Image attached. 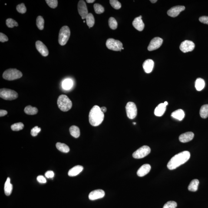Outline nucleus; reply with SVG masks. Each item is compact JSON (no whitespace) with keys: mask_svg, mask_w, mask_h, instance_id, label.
I'll list each match as a JSON object with an SVG mask.
<instances>
[{"mask_svg":"<svg viewBox=\"0 0 208 208\" xmlns=\"http://www.w3.org/2000/svg\"><path fill=\"white\" fill-rule=\"evenodd\" d=\"M190 153L185 151L175 155L168 163L167 167L169 170H172L184 164L190 158Z\"/></svg>","mask_w":208,"mask_h":208,"instance_id":"nucleus-1","label":"nucleus"},{"mask_svg":"<svg viewBox=\"0 0 208 208\" xmlns=\"http://www.w3.org/2000/svg\"><path fill=\"white\" fill-rule=\"evenodd\" d=\"M104 114L101 108L98 106H94L90 110L89 115L90 124L94 127H97L101 124L104 120Z\"/></svg>","mask_w":208,"mask_h":208,"instance_id":"nucleus-2","label":"nucleus"},{"mask_svg":"<svg viewBox=\"0 0 208 208\" xmlns=\"http://www.w3.org/2000/svg\"><path fill=\"white\" fill-rule=\"evenodd\" d=\"M57 104L60 110L64 112L69 111L72 107V103L71 100L64 94H62L58 97Z\"/></svg>","mask_w":208,"mask_h":208,"instance_id":"nucleus-3","label":"nucleus"},{"mask_svg":"<svg viewBox=\"0 0 208 208\" xmlns=\"http://www.w3.org/2000/svg\"><path fill=\"white\" fill-rule=\"evenodd\" d=\"M22 76V73L16 69H9L4 72L2 77L5 80L12 81L21 78Z\"/></svg>","mask_w":208,"mask_h":208,"instance_id":"nucleus-4","label":"nucleus"},{"mask_svg":"<svg viewBox=\"0 0 208 208\" xmlns=\"http://www.w3.org/2000/svg\"><path fill=\"white\" fill-rule=\"evenodd\" d=\"M71 32L70 28L65 26L62 27L59 34L58 42L61 46L65 45L69 39Z\"/></svg>","mask_w":208,"mask_h":208,"instance_id":"nucleus-5","label":"nucleus"},{"mask_svg":"<svg viewBox=\"0 0 208 208\" xmlns=\"http://www.w3.org/2000/svg\"><path fill=\"white\" fill-rule=\"evenodd\" d=\"M18 97V93L14 90L7 88H2L0 90V97L4 100L11 101L16 99Z\"/></svg>","mask_w":208,"mask_h":208,"instance_id":"nucleus-6","label":"nucleus"},{"mask_svg":"<svg viewBox=\"0 0 208 208\" xmlns=\"http://www.w3.org/2000/svg\"><path fill=\"white\" fill-rule=\"evenodd\" d=\"M106 46L108 49L113 51H121L123 48V44L118 40L109 38L106 42Z\"/></svg>","mask_w":208,"mask_h":208,"instance_id":"nucleus-7","label":"nucleus"},{"mask_svg":"<svg viewBox=\"0 0 208 208\" xmlns=\"http://www.w3.org/2000/svg\"><path fill=\"white\" fill-rule=\"evenodd\" d=\"M150 152L151 149L148 146H143L133 153V157L136 159H142L148 155Z\"/></svg>","mask_w":208,"mask_h":208,"instance_id":"nucleus-8","label":"nucleus"},{"mask_svg":"<svg viewBox=\"0 0 208 208\" xmlns=\"http://www.w3.org/2000/svg\"><path fill=\"white\" fill-rule=\"evenodd\" d=\"M126 112L128 117L130 119H133L137 114V109L136 104L132 102H129L126 106Z\"/></svg>","mask_w":208,"mask_h":208,"instance_id":"nucleus-9","label":"nucleus"},{"mask_svg":"<svg viewBox=\"0 0 208 208\" xmlns=\"http://www.w3.org/2000/svg\"><path fill=\"white\" fill-rule=\"evenodd\" d=\"M195 47V44L193 42L186 40L181 43L180 49L183 53H186L193 51Z\"/></svg>","mask_w":208,"mask_h":208,"instance_id":"nucleus-10","label":"nucleus"},{"mask_svg":"<svg viewBox=\"0 0 208 208\" xmlns=\"http://www.w3.org/2000/svg\"><path fill=\"white\" fill-rule=\"evenodd\" d=\"M77 9L79 14L81 17L82 19H85L89 13L87 5L84 1L81 0L79 1L77 5Z\"/></svg>","mask_w":208,"mask_h":208,"instance_id":"nucleus-11","label":"nucleus"},{"mask_svg":"<svg viewBox=\"0 0 208 208\" xmlns=\"http://www.w3.org/2000/svg\"><path fill=\"white\" fill-rule=\"evenodd\" d=\"M163 42V39L159 37H156L153 39L149 44L148 50L149 51H152L158 49L161 46Z\"/></svg>","mask_w":208,"mask_h":208,"instance_id":"nucleus-12","label":"nucleus"},{"mask_svg":"<svg viewBox=\"0 0 208 208\" xmlns=\"http://www.w3.org/2000/svg\"><path fill=\"white\" fill-rule=\"evenodd\" d=\"M104 196L105 192L104 191L101 189H97L90 192L89 195V199L91 200H94L102 198Z\"/></svg>","mask_w":208,"mask_h":208,"instance_id":"nucleus-13","label":"nucleus"},{"mask_svg":"<svg viewBox=\"0 0 208 208\" xmlns=\"http://www.w3.org/2000/svg\"><path fill=\"white\" fill-rule=\"evenodd\" d=\"M185 9V7L182 5L173 7L168 11L167 14L169 16L175 18L181 12L184 11Z\"/></svg>","mask_w":208,"mask_h":208,"instance_id":"nucleus-14","label":"nucleus"},{"mask_svg":"<svg viewBox=\"0 0 208 208\" xmlns=\"http://www.w3.org/2000/svg\"><path fill=\"white\" fill-rule=\"evenodd\" d=\"M36 47L38 51L40 54L43 56L46 57L49 54V51L48 48L43 43L40 41L36 42Z\"/></svg>","mask_w":208,"mask_h":208,"instance_id":"nucleus-15","label":"nucleus"},{"mask_svg":"<svg viewBox=\"0 0 208 208\" xmlns=\"http://www.w3.org/2000/svg\"><path fill=\"white\" fill-rule=\"evenodd\" d=\"M142 18V15H140L135 18L132 23L133 27L138 31H142L145 27L144 23Z\"/></svg>","mask_w":208,"mask_h":208,"instance_id":"nucleus-16","label":"nucleus"},{"mask_svg":"<svg viewBox=\"0 0 208 208\" xmlns=\"http://www.w3.org/2000/svg\"><path fill=\"white\" fill-rule=\"evenodd\" d=\"M194 137V134L192 132H187L182 134L179 136V139L182 143H186L191 141Z\"/></svg>","mask_w":208,"mask_h":208,"instance_id":"nucleus-17","label":"nucleus"},{"mask_svg":"<svg viewBox=\"0 0 208 208\" xmlns=\"http://www.w3.org/2000/svg\"><path fill=\"white\" fill-rule=\"evenodd\" d=\"M151 169V167L148 164H145L143 165L137 171L138 176L140 177H142L145 176L150 172Z\"/></svg>","mask_w":208,"mask_h":208,"instance_id":"nucleus-18","label":"nucleus"},{"mask_svg":"<svg viewBox=\"0 0 208 208\" xmlns=\"http://www.w3.org/2000/svg\"><path fill=\"white\" fill-rule=\"evenodd\" d=\"M154 65V61L152 60H147L143 63V68L146 73H150L152 71Z\"/></svg>","mask_w":208,"mask_h":208,"instance_id":"nucleus-19","label":"nucleus"},{"mask_svg":"<svg viewBox=\"0 0 208 208\" xmlns=\"http://www.w3.org/2000/svg\"><path fill=\"white\" fill-rule=\"evenodd\" d=\"M166 110V106L163 103H160L155 109L154 114L157 117H161L164 114Z\"/></svg>","mask_w":208,"mask_h":208,"instance_id":"nucleus-20","label":"nucleus"},{"mask_svg":"<svg viewBox=\"0 0 208 208\" xmlns=\"http://www.w3.org/2000/svg\"><path fill=\"white\" fill-rule=\"evenodd\" d=\"M83 170V166L81 165H77L70 169L69 171L68 175L70 176H77L80 174Z\"/></svg>","mask_w":208,"mask_h":208,"instance_id":"nucleus-21","label":"nucleus"},{"mask_svg":"<svg viewBox=\"0 0 208 208\" xmlns=\"http://www.w3.org/2000/svg\"><path fill=\"white\" fill-rule=\"evenodd\" d=\"M185 113L182 109H179L172 113L171 116L173 118L176 119L179 121H182L185 117Z\"/></svg>","mask_w":208,"mask_h":208,"instance_id":"nucleus-22","label":"nucleus"},{"mask_svg":"<svg viewBox=\"0 0 208 208\" xmlns=\"http://www.w3.org/2000/svg\"><path fill=\"white\" fill-rule=\"evenodd\" d=\"M10 181H11L9 177L8 178L4 185V192L7 196H10L12 193V185L11 184Z\"/></svg>","mask_w":208,"mask_h":208,"instance_id":"nucleus-23","label":"nucleus"},{"mask_svg":"<svg viewBox=\"0 0 208 208\" xmlns=\"http://www.w3.org/2000/svg\"><path fill=\"white\" fill-rule=\"evenodd\" d=\"M205 86L204 80L201 78H197L195 82V87L198 91H202Z\"/></svg>","mask_w":208,"mask_h":208,"instance_id":"nucleus-24","label":"nucleus"},{"mask_svg":"<svg viewBox=\"0 0 208 208\" xmlns=\"http://www.w3.org/2000/svg\"><path fill=\"white\" fill-rule=\"evenodd\" d=\"M199 183V180L197 179H194L190 182L188 186V190L190 191L196 192L198 190Z\"/></svg>","mask_w":208,"mask_h":208,"instance_id":"nucleus-25","label":"nucleus"},{"mask_svg":"<svg viewBox=\"0 0 208 208\" xmlns=\"http://www.w3.org/2000/svg\"><path fill=\"white\" fill-rule=\"evenodd\" d=\"M70 134L73 137L77 138L80 137V133L79 128L77 126L73 125L70 128Z\"/></svg>","mask_w":208,"mask_h":208,"instance_id":"nucleus-26","label":"nucleus"},{"mask_svg":"<svg viewBox=\"0 0 208 208\" xmlns=\"http://www.w3.org/2000/svg\"><path fill=\"white\" fill-rule=\"evenodd\" d=\"M24 111L26 114L29 115H34L38 113V110L36 107L29 105L25 107Z\"/></svg>","mask_w":208,"mask_h":208,"instance_id":"nucleus-27","label":"nucleus"},{"mask_svg":"<svg viewBox=\"0 0 208 208\" xmlns=\"http://www.w3.org/2000/svg\"><path fill=\"white\" fill-rule=\"evenodd\" d=\"M56 147L59 150L62 152L67 153L69 152L70 151L69 147L64 143H57L56 144Z\"/></svg>","mask_w":208,"mask_h":208,"instance_id":"nucleus-28","label":"nucleus"},{"mask_svg":"<svg viewBox=\"0 0 208 208\" xmlns=\"http://www.w3.org/2000/svg\"><path fill=\"white\" fill-rule=\"evenodd\" d=\"M200 117L202 118L206 119L208 117V104L202 106L200 110Z\"/></svg>","mask_w":208,"mask_h":208,"instance_id":"nucleus-29","label":"nucleus"},{"mask_svg":"<svg viewBox=\"0 0 208 208\" xmlns=\"http://www.w3.org/2000/svg\"><path fill=\"white\" fill-rule=\"evenodd\" d=\"M86 21L87 25L88 26L89 28H92L94 25L95 21L94 18L92 14L89 13L86 17Z\"/></svg>","mask_w":208,"mask_h":208,"instance_id":"nucleus-30","label":"nucleus"},{"mask_svg":"<svg viewBox=\"0 0 208 208\" xmlns=\"http://www.w3.org/2000/svg\"><path fill=\"white\" fill-rule=\"evenodd\" d=\"M73 81L70 79L64 80L62 83L63 88L65 90H69L73 87Z\"/></svg>","mask_w":208,"mask_h":208,"instance_id":"nucleus-31","label":"nucleus"},{"mask_svg":"<svg viewBox=\"0 0 208 208\" xmlns=\"http://www.w3.org/2000/svg\"><path fill=\"white\" fill-rule=\"evenodd\" d=\"M44 20L41 16H38L36 19V25L40 30H43L44 28Z\"/></svg>","mask_w":208,"mask_h":208,"instance_id":"nucleus-32","label":"nucleus"},{"mask_svg":"<svg viewBox=\"0 0 208 208\" xmlns=\"http://www.w3.org/2000/svg\"><path fill=\"white\" fill-rule=\"evenodd\" d=\"M24 124L22 123L19 122L13 124L11 126V128L14 131H19L24 128Z\"/></svg>","mask_w":208,"mask_h":208,"instance_id":"nucleus-33","label":"nucleus"},{"mask_svg":"<svg viewBox=\"0 0 208 208\" xmlns=\"http://www.w3.org/2000/svg\"><path fill=\"white\" fill-rule=\"evenodd\" d=\"M109 26L112 29L115 30L117 28L118 23L116 20L113 17L109 18L108 21Z\"/></svg>","mask_w":208,"mask_h":208,"instance_id":"nucleus-34","label":"nucleus"},{"mask_svg":"<svg viewBox=\"0 0 208 208\" xmlns=\"http://www.w3.org/2000/svg\"><path fill=\"white\" fill-rule=\"evenodd\" d=\"M6 24L8 28H13L14 26H18V23L12 19L9 18L6 20Z\"/></svg>","mask_w":208,"mask_h":208,"instance_id":"nucleus-35","label":"nucleus"},{"mask_svg":"<svg viewBox=\"0 0 208 208\" xmlns=\"http://www.w3.org/2000/svg\"><path fill=\"white\" fill-rule=\"evenodd\" d=\"M94 9L95 12L97 14H101L104 12V8L100 4H94Z\"/></svg>","mask_w":208,"mask_h":208,"instance_id":"nucleus-36","label":"nucleus"},{"mask_svg":"<svg viewBox=\"0 0 208 208\" xmlns=\"http://www.w3.org/2000/svg\"><path fill=\"white\" fill-rule=\"evenodd\" d=\"M110 3L111 6L114 9H119L121 8V4L117 0H110Z\"/></svg>","mask_w":208,"mask_h":208,"instance_id":"nucleus-37","label":"nucleus"},{"mask_svg":"<svg viewBox=\"0 0 208 208\" xmlns=\"http://www.w3.org/2000/svg\"><path fill=\"white\" fill-rule=\"evenodd\" d=\"M16 9L21 14H24L27 11L26 8L24 3H21L17 5Z\"/></svg>","mask_w":208,"mask_h":208,"instance_id":"nucleus-38","label":"nucleus"},{"mask_svg":"<svg viewBox=\"0 0 208 208\" xmlns=\"http://www.w3.org/2000/svg\"><path fill=\"white\" fill-rule=\"evenodd\" d=\"M46 2L51 8L55 9L58 6V1L57 0H46Z\"/></svg>","mask_w":208,"mask_h":208,"instance_id":"nucleus-39","label":"nucleus"},{"mask_svg":"<svg viewBox=\"0 0 208 208\" xmlns=\"http://www.w3.org/2000/svg\"><path fill=\"white\" fill-rule=\"evenodd\" d=\"M177 206V203L173 201L168 202L164 205L163 208H176Z\"/></svg>","mask_w":208,"mask_h":208,"instance_id":"nucleus-40","label":"nucleus"},{"mask_svg":"<svg viewBox=\"0 0 208 208\" xmlns=\"http://www.w3.org/2000/svg\"><path fill=\"white\" fill-rule=\"evenodd\" d=\"M41 131V128H39L38 126H36L32 129L31 130V135L33 137H36L38 135V133H39Z\"/></svg>","mask_w":208,"mask_h":208,"instance_id":"nucleus-41","label":"nucleus"},{"mask_svg":"<svg viewBox=\"0 0 208 208\" xmlns=\"http://www.w3.org/2000/svg\"><path fill=\"white\" fill-rule=\"evenodd\" d=\"M8 37L5 34L2 32L0 33V41L1 42L4 43L8 41Z\"/></svg>","mask_w":208,"mask_h":208,"instance_id":"nucleus-42","label":"nucleus"},{"mask_svg":"<svg viewBox=\"0 0 208 208\" xmlns=\"http://www.w3.org/2000/svg\"><path fill=\"white\" fill-rule=\"evenodd\" d=\"M46 177L48 179H52L54 177V174L52 171H48L45 174Z\"/></svg>","mask_w":208,"mask_h":208,"instance_id":"nucleus-43","label":"nucleus"},{"mask_svg":"<svg viewBox=\"0 0 208 208\" xmlns=\"http://www.w3.org/2000/svg\"><path fill=\"white\" fill-rule=\"evenodd\" d=\"M37 181L41 183H45L46 182V180L43 176H39L37 178Z\"/></svg>","mask_w":208,"mask_h":208,"instance_id":"nucleus-44","label":"nucleus"},{"mask_svg":"<svg viewBox=\"0 0 208 208\" xmlns=\"http://www.w3.org/2000/svg\"><path fill=\"white\" fill-rule=\"evenodd\" d=\"M199 20L202 23L208 24V16H203L200 17L199 19Z\"/></svg>","mask_w":208,"mask_h":208,"instance_id":"nucleus-45","label":"nucleus"},{"mask_svg":"<svg viewBox=\"0 0 208 208\" xmlns=\"http://www.w3.org/2000/svg\"><path fill=\"white\" fill-rule=\"evenodd\" d=\"M8 114V111L5 110H0V117H2Z\"/></svg>","mask_w":208,"mask_h":208,"instance_id":"nucleus-46","label":"nucleus"},{"mask_svg":"<svg viewBox=\"0 0 208 208\" xmlns=\"http://www.w3.org/2000/svg\"><path fill=\"white\" fill-rule=\"evenodd\" d=\"M101 111L103 113H104L107 111V108L106 107H101Z\"/></svg>","mask_w":208,"mask_h":208,"instance_id":"nucleus-47","label":"nucleus"},{"mask_svg":"<svg viewBox=\"0 0 208 208\" xmlns=\"http://www.w3.org/2000/svg\"><path fill=\"white\" fill-rule=\"evenodd\" d=\"M86 1L88 3H91L94 2L95 1L94 0H87Z\"/></svg>","mask_w":208,"mask_h":208,"instance_id":"nucleus-48","label":"nucleus"},{"mask_svg":"<svg viewBox=\"0 0 208 208\" xmlns=\"http://www.w3.org/2000/svg\"><path fill=\"white\" fill-rule=\"evenodd\" d=\"M150 1L152 3H155L157 2V0H154H154H151Z\"/></svg>","mask_w":208,"mask_h":208,"instance_id":"nucleus-49","label":"nucleus"},{"mask_svg":"<svg viewBox=\"0 0 208 208\" xmlns=\"http://www.w3.org/2000/svg\"><path fill=\"white\" fill-rule=\"evenodd\" d=\"M164 104L165 106H167L168 105V103L167 101H165L164 103Z\"/></svg>","mask_w":208,"mask_h":208,"instance_id":"nucleus-50","label":"nucleus"},{"mask_svg":"<svg viewBox=\"0 0 208 208\" xmlns=\"http://www.w3.org/2000/svg\"><path fill=\"white\" fill-rule=\"evenodd\" d=\"M133 124H136V123H135V122H133Z\"/></svg>","mask_w":208,"mask_h":208,"instance_id":"nucleus-51","label":"nucleus"},{"mask_svg":"<svg viewBox=\"0 0 208 208\" xmlns=\"http://www.w3.org/2000/svg\"><path fill=\"white\" fill-rule=\"evenodd\" d=\"M83 22H84V23L85 22V21H83Z\"/></svg>","mask_w":208,"mask_h":208,"instance_id":"nucleus-52","label":"nucleus"},{"mask_svg":"<svg viewBox=\"0 0 208 208\" xmlns=\"http://www.w3.org/2000/svg\"><path fill=\"white\" fill-rule=\"evenodd\" d=\"M122 49H124V48H123Z\"/></svg>","mask_w":208,"mask_h":208,"instance_id":"nucleus-53","label":"nucleus"}]
</instances>
